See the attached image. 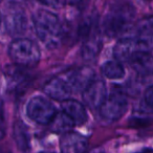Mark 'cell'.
<instances>
[{"label": "cell", "mask_w": 153, "mask_h": 153, "mask_svg": "<svg viewBox=\"0 0 153 153\" xmlns=\"http://www.w3.org/2000/svg\"><path fill=\"white\" fill-rule=\"evenodd\" d=\"M33 23L38 38L48 48L59 45L63 36V27L56 14L48 10H38L33 15Z\"/></svg>", "instance_id": "6da1fadb"}, {"label": "cell", "mask_w": 153, "mask_h": 153, "mask_svg": "<svg viewBox=\"0 0 153 153\" xmlns=\"http://www.w3.org/2000/svg\"><path fill=\"white\" fill-rule=\"evenodd\" d=\"M135 10L131 4L123 3L111 7L103 22V28L107 36L117 37L128 32L133 24Z\"/></svg>", "instance_id": "7a4b0ae2"}, {"label": "cell", "mask_w": 153, "mask_h": 153, "mask_svg": "<svg viewBox=\"0 0 153 153\" xmlns=\"http://www.w3.org/2000/svg\"><path fill=\"white\" fill-rule=\"evenodd\" d=\"M9 55L14 63L23 67H34L41 58L40 47L27 38H16L9 46Z\"/></svg>", "instance_id": "3957f363"}, {"label": "cell", "mask_w": 153, "mask_h": 153, "mask_svg": "<svg viewBox=\"0 0 153 153\" xmlns=\"http://www.w3.org/2000/svg\"><path fill=\"white\" fill-rule=\"evenodd\" d=\"M153 47V40L150 37H131L120 39L113 47V57L119 62H128L138 53H149Z\"/></svg>", "instance_id": "277c9868"}, {"label": "cell", "mask_w": 153, "mask_h": 153, "mask_svg": "<svg viewBox=\"0 0 153 153\" xmlns=\"http://www.w3.org/2000/svg\"><path fill=\"white\" fill-rule=\"evenodd\" d=\"M58 111L49 100L42 96H35L26 105V114L33 122L40 125H49Z\"/></svg>", "instance_id": "5b68a950"}, {"label": "cell", "mask_w": 153, "mask_h": 153, "mask_svg": "<svg viewBox=\"0 0 153 153\" xmlns=\"http://www.w3.org/2000/svg\"><path fill=\"white\" fill-rule=\"evenodd\" d=\"M128 101L123 92L115 91L109 94L108 98L100 108V114L107 121H117L126 113Z\"/></svg>", "instance_id": "8992f818"}, {"label": "cell", "mask_w": 153, "mask_h": 153, "mask_svg": "<svg viewBox=\"0 0 153 153\" xmlns=\"http://www.w3.org/2000/svg\"><path fill=\"white\" fill-rule=\"evenodd\" d=\"M5 30L11 36L22 35L27 28L26 14L21 7H9L3 18Z\"/></svg>", "instance_id": "52a82bcc"}, {"label": "cell", "mask_w": 153, "mask_h": 153, "mask_svg": "<svg viewBox=\"0 0 153 153\" xmlns=\"http://www.w3.org/2000/svg\"><path fill=\"white\" fill-rule=\"evenodd\" d=\"M82 98L84 104L89 108L100 109L108 98L105 82L101 79H96L82 92Z\"/></svg>", "instance_id": "ba28073f"}, {"label": "cell", "mask_w": 153, "mask_h": 153, "mask_svg": "<svg viewBox=\"0 0 153 153\" xmlns=\"http://www.w3.org/2000/svg\"><path fill=\"white\" fill-rule=\"evenodd\" d=\"M87 148V138L78 132L69 131L62 134L60 137L61 153H86Z\"/></svg>", "instance_id": "9c48e42d"}, {"label": "cell", "mask_w": 153, "mask_h": 153, "mask_svg": "<svg viewBox=\"0 0 153 153\" xmlns=\"http://www.w3.org/2000/svg\"><path fill=\"white\" fill-rule=\"evenodd\" d=\"M71 91L72 89L68 82L58 76L47 81L43 86V92L47 97L55 101H60L61 103L69 100Z\"/></svg>", "instance_id": "30bf717a"}, {"label": "cell", "mask_w": 153, "mask_h": 153, "mask_svg": "<svg viewBox=\"0 0 153 153\" xmlns=\"http://www.w3.org/2000/svg\"><path fill=\"white\" fill-rule=\"evenodd\" d=\"M94 71L88 66L76 68L68 76V84L72 90L83 92L94 81Z\"/></svg>", "instance_id": "8fae6325"}, {"label": "cell", "mask_w": 153, "mask_h": 153, "mask_svg": "<svg viewBox=\"0 0 153 153\" xmlns=\"http://www.w3.org/2000/svg\"><path fill=\"white\" fill-rule=\"evenodd\" d=\"M61 109L72 122L74 126H81L87 122L88 114L85 106L81 102L69 99L61 103Z\"/></svg>", "instance_id": "7c38bea8"}, {"label": "cell", "mask_w": 153, "mask_h": 153, "mask_svg": "<svg viewBox=\"0 0 153 153\" xmlns=\"http://www.w3.org/2000/svg\"><path fill=\"white\" fill-rule=\"evenodd\" d=\"M132 69L142 76H153V56L149 53H138L129 61Z\"/></svg>", "instance_id": "4fadbf2b"}, {"label": "cell", "mask_w": 153, "mask_h": 153, "mask_svg": "<svg viewBox=\"0 0 153 153\" xmlns=\"http://www.w3.org/2000/svg\"><path fill=\"white\" fill-rule=\"evenodd\" d=\"M101 48H102V40L98 36V34L92 33L87 38L84 39L82 56L85 60H94L99 55Z\"/></svg>", "instance_id": "5bb4252c"}, {"label": "cell", "mask_w": 153, "mask_h": 153, "mask_svg": "<svg viewBox=\"0 0 153 153\" xmlns=\"http://www.w3.org/2000/svg\"><path fill=\"white\" fill-rule=\"evenodd\" d=\"M48 126L51 131L62 135V134L71 131V128L74 126V124L63 111H61V112H57V114L55 115Z\"/></svg>", "instance_id": "9a60e30c"}, {"label": "cell", "mask_w": 153, "mask_h": 153, "mask_svg": "<svg viewBox=\"0 0 153 153\" xmlns=\"http://www.w3.org/2000/svg\"><path fill=\"white\" fill-rule=\"evenodd\" d=\"M14 138L17 147L21 151H27L30 148V133L26 125L22 121H17L14 125Z\"/></svg>", "instance_id": "2e32d148"}, {"label": "cell", "mask_w": 153, "mask_h": 153, "mask_svg": "<svg viewBox=\"0 0 153 153\" xmlns=\"http://www.w3.org/2000/svg\"><path fill=\"white\" fill-rule=\"evenodd\" d=\"M102 74L110 80H120L125 76V68L121 62L107 61L102 65Z\"/></svg>", "instance_id": "e0dca14e"}, {"label": "cell", "mask_w": 153, "mask_h": 153, "mask_svg": "<svg viewBox=\"0 0 153 153\" xmlns=\"http://www.w3.org/2000/svg\"><path fill=\"white\" fill-rule=\"evenodd\" d=\"M137 30L143 37H153V16L140 20L137 24Z\"/></svg>", "instance_id": "ac0fdd59"}, {"label": "cell", "mask_w": 153, "mask_h": 153, "mask_svg": "<svg viewBox=\"0 0 153 153\" xmlns=\"http://www.w3.org/2000/svg\"><path fill=\"white\" fill-rule=\"evenodd\" d=\"M144 103L149 109L153 111V85L149 86L144 92Z\"/></svg>", "instance_id": "d6986e66"}, {"label": "cell", "mask_w": 153, "mask_h": 153, "mask_svg": "<svg viewBox=\"0 0 153 153\" xmlns=\"http://www.w3.org/2000/svg\"><path fill=\"white\" fill-rule=\"evenodd\" d=\"M137 153H153V150L152 149L146 148V149H143L142 151H140V152H137Z\"/></svg>", "instance_id": "ffe728a7"}, {"label": "cell", "mask_w": 153, "mask_h": 153, "mask_svg": "<svg viewBox=\"0 0 153 153\" xmlns=\"http://www.w3.org/2000/svg\"><path fill=\"white\" fill-rule=\"evenodd\" d=\"M88 153H105V152L102 150V149H100V148H97V149H94V150H92V151H90V152H88Z\"/></svg>", "instance_id": "44dd1931"}, {"label": "cell", "mask_w": 153, "mask_h": 153, "mask_svg": "<svg viewBox=\"0 0 153 153\" xmlns=\"http://www.w3.org/2000/svg\"><path fill=\"white\" fill-rule=\"evenodd\" d=\"M40 153H53V152H40Z\"/></svg>", "instance_id": "7402d4cb"}]
</instances>
